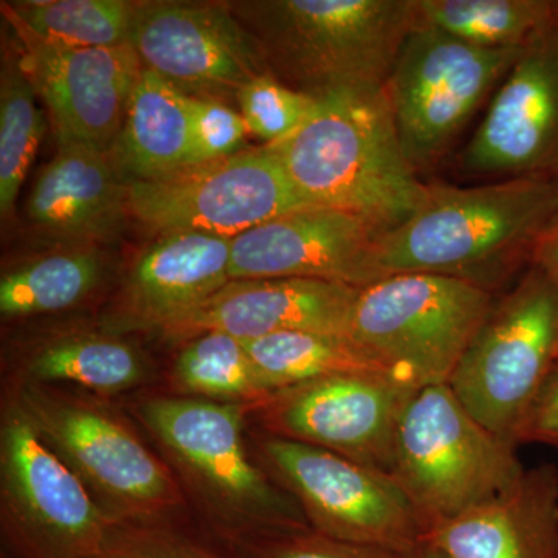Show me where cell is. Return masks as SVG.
<instances>
[{
	"label": "cell",
	"instance_id": "cell-6",
	"mask_svg": "<svg viewBox=\"0 0 558 558\" xmlns=\"http://www.w3.org/2000/svg\"><path fill=\"white\" fill-rule=\"evenodd\" d=\"M523 472L517 447L480 424L449 384L411 392L396 432L392 476L428 531L498 497Z\"/></svg>",
	"mask_w": 558,
	"mask_h": 558
},
{
	"label": "cell",
	"instance_id": "cell-18",
	"mask_svg": "<svg viewBox=\"0 0 558 558\" xmlns=\"http://www.w3.org/2000/svg\"><path fill=\"white\" fill-rule=\"evenodd\" d=\"M360 289L304 278L231 279L196 310L159 332L185 343L205 332L252 341L284 332L349 336Z\"/></svg>",
	"mask_w": 558,
	"mask_h": 558
},
{
	"label": "cell",
	"instance_id": "cell-1",
	"mask_svg": "<svg viewBox=\"0 0 558 558\" xmlns=\"http://www.w3.org/2000/svg\"><path fill=\"white\" fill-rule=\"evenodd\" d=\"M558 219V175L502 179L487 185L427 186L425 199L381 234L380 277L432 274L490 290L529 260Z\"/></svg>",
	"mask_w": 558,
	"mask_h": 558
},
{
	"label": "cell",
	"instance_id": "cell-11",
	"mask_svg": "<svg viewBox=\"0 0 558 558\" xmlns=\"http://www.w3.org/2000/svg\"><path fill=\"white\" fill-rule=\"evenodd\" d=\"M130 215L161 234L233 238L260 223L314 207L270 145L238 150L154 180H128Z\"/></svg>",
	"mask_w": 558,
	"mask_h": 558
},
{
	"label": "cell",
	"instance_id": "cell-19",
	"mask_svg": "<svg viewBox=\"0 0 558 558\" xmlns=\"http://www.w3.org/2000/svg\"><path fill=\"white\" fill-rule=\"evenodd\" d=\"M231 240L199 233L161 234L124 278L101 318L102 332L160 330L229 284Z\"/></svg>",
	"mask_w": 558,
	"mask_h": 558
},
{
	"label": "cell",
	"instance_id": "cell-3",
	"mask_svg": "<svg viewBox=\"0 0 558 558\" xmlns=\"http://www.w3.org/2000/svg\"><path fill=\"white\" fill-rule=\"evenodd\" d=\"M132 413L219 542L310 526L250 450L247 405L157 395L137 400Z\"/></svg>",
	"mask_w": 558,
	"mask_h": 558
},
{
	"label": "cell",
	"instance_id": "cell-7",
	"mask_svg": "<svg viewBox=\"0 0 558 558\" xmlns=\"http://www.w3.org/2000/svg\"><path fill=\"white\" fill-rule=\"evenodd\" d=\"M495 303L490 290L462 279L388 275L360 289L349 337L405 387L449 384Z\"/></svg>",
	"mask_w": 558,
	"mask_h": 558
},
{
	"label": "cell",
	"instance_id": "cell-34",
	"mask_svg": "<svg viewBox=\"0 0 558 558\" xmlns=\"http://www.w3.org/2000/svg\"><path fill=\"white\" fill-rule=\"evenodd\" d=\"M520 444H542L558 451V359L521 422L517 446Z\"/></svg>",
	"mask_w": 558,
	"mask_h": 558
},
{
	"label": "cell",
	"instance_id": "cell-30",
	"mask_svg": "<svg viewBox=\"0 0 558 558\" xmlns=\"http://www.w3.org/2000/svg\"><path fill=\"white\" fill-rule=\"evenodd\" d=\"M94 558H240L209 532L199 534L180 519L112 523Z\"/></svg>",
	"mask_w": 558,
	"mask_h": 558
},
{
	"label": "cell",
	"instance_id": "cell-14",
	"mask_svg": "<svg viewBox=\"0 0 558 558\" xmlns=\"http://www.w3.org/2000/svg\"><path fill=\"white\" fill-rule=\"evenodd\" d=\"M131 46L143 68L190 97L238 98L250 81L270 72L248 32L219 5L137 3Z\"/></svg>",
	"mask_w": 558,
	"mask_h": 558
},
{
	"label": "cell",
	"instance_id": "cell-13",
	"mask_svg": "<svg viewBox=\"0 0 558 558\" xmlns=\"http://www.w3.org/2000/svg\"><path fill=\"white\" fill-rule=\"evenodd\" d=\"M373 374L323 377L279 389L248 409L260 432L332 451L392 475L396 432L411 392Z\"/></svg>",
	"mask_w": 558,
	"mask_h": 558
},
{
	"label": "cell",
	"instance_id": "cell-21",
	"mask_svg": "<svg viewBox=\"0 0 558 558\" xmlns=\"http://www.w3.org/2000/svg\"><path fill=\"white\" fill-rule=\"evenodd\" d=\"M33 226L69 241L108 240L131 218L128 179L110 153L58 143L27 201Z\"/></svg>",
	"mask_w": 558,
	"mask_h": 558
},
{
	"label": "cell",
	"instance_id": "cell-26",
	"mask_svg": "<svg viewBox=\"0 0 558 558\" xmlns=\"http://www.w3.org/2000/svg\"><path fill=\"white\" fill-rule=\"evenodd\" d=\"M137 3L126 0H28L2 7L11 25L61 46H131Z\"/></svg>",
	"mask_w": 558,
	"mask_h": 558
},
{
	"label": "cell",
	"instance_id": "cell-32",
	"mask_svg": "<svg viewBox=\"0 0 558 558\" xmlns=\"http://www.w3.org/2000/svg\"><path fill=\"white\" fill-rule=\"evenodd\" d=\"M226 546L240 558H407L395 550L328 537L311 526L264 532Z\"/></svg>",
	"mask_w": 558,
	"mask_h": 558
},
{
	"label": "cell",
	"instance_id": "cell-10",
	"mask_svg": "<svg viewBox=\"0 0 558 558\" xmlns=\"http://www.w3.org/2000/svg\"><path fill=\"white\" fill-rule=\"evenodd\" d=\"M112 521L11 392L0 416V526L21 558H94Z\"/></svg>",
	"mask_w": 558,
	"mask_h": 558
},
{
	"label": "cell",
	"instance_id": "cell-8",
	"mask_svg": "<svg viewBox=\"0 0 558 558\" xmlns=\"http://www.w3.org/2000/svg\"><path fill=\"white\" fill-rule=\"evenodd\" d=\"M253 453L319 534L409 556L427 537L395 476L332 451L259 432Z\"/></svg>",
	"mask_w": 558,
	"mask_h": 558
},
{
	"label": "cell",
	"instance_id": "cell-9",
	"mask_svg": "<svg viewBox=\"0 0 558 558\" xmlns=\"http://www.w3.org/2000/svg\"><path fill=\"white\" fill-rule=\"evenodd\" d=\"M558 359V290L531 267L494 310L449 385L488 432L517 446L529 407Z\"/></svg>",
	"mask_w": 558,
	"mask_h": 558
},
{
	"label": "cell",
	"instance_id": "cell-12",
	"mask_svg": "<svg viewBox=\"0 0 558 558\" xmlns=\"http://www.w3.org/2000/svg\"><path fill=\"white\" fill-rule=\"evenodd\" d=\"M523 49H481L416 22L385 86L414 168L449 146Z\"/></svg>",
	"mask_w": 558,
	"mask_h": 558
},
{
	"label": "cell",
	"instance_id": "cell-4",
	"mask_svg": "<svg viewBox=\"0 0 558 558\" xmlns=\"http://www.w3.org/2000/svg\"><path fill=\"white\" fill-rule=\"evenodd\" d=\"M267 65L304 94L384 89L416 0H267L233 7Z\"/></svg>",
	"mask_w": 558,
	"mask_h": 558
},
{
	"label": "cell",
	"instance_id": "cell-5",
	"mask_svg": "<svg viewBox=\"0 0 558 558\" xmlns=\"http://www.w3.org/2000/svg\"><path fill=\"white\" fill-rule=\"evenodd\" d=\"M9 392L112 523L182 517L189 501L167 462L100 396L40 384Z\"/></svg>",
	"mask_w": 558,
	"mask_h": 558
},
{
	"label": "cell",
	"instance_id": "cell-33",
	"mask_svg": "<svg viewBox=\"0 0 558 558\" xmlns=\"http://www.w3.org/2000/svg\"><path fill=\"white\" fill-rule=\"evenodd\" d=\"M193 149L190 165L208 163L241 150V143L248 134L241 113L213 98L193 97L191 102Z\"/></svg>",
	"mask_w": 558,
	"mask_h": 558
},
{
	"label": "cell",
	"instance_id": "cell-22",
	"mask_svg": "<svg viewBox=\"0 0 558 558\" xmlns=\"http://www.w3.org/2000/svg\"><path fill=\"white\" fill-rule=\"evenodd\" d=\"M193 97L143 68L110 156L128 180H154L189 167Z\"/></svg>",
	"mask_w": 558,
	"mask_h": 558
},
{
	"label": "cell",
	"instance_id": "cell-25",
	"mask_svg": "<svg viewBox=\"0 0 558 558\" xmlns=\"http://www.w3.org/2000/svg\"><path fill=\"white\" fill-rule=\"evenodd\" d=\"M418 24L481 49H523L558 16V0H416Z\"/></svg>",
	"mask_w": 558,
	"mask_h": 558
},
{
	"label": "cell",
	"instance_id": "cell-15",
	"mask_svg": "<svg viewBox=\"0 0 558 558\" xmlns=\"http://www.w3.org/2000/svg\"><path fill=\"white\" fill-rule=\"evenodd\" d=\"M462 168L487 178L558 175V16L506 73Z\"/></svg>",
	"mask_w": 558,
	"mask_h": 558
},
{
	"label": "cell",
	"instance_id": "cell-16",
	"mask_svg": "<svg viewBox=\"0 0 558 558\" xmlns=\"http://www.w3.org/2000/svg\"><path fill=\"white\" fill-rule=\"evenodd\" d=\"M13 28L24 49L22 69L46 102L57 143L110 153L143 70L134 47L80 49Z\"/></svg>",
	"mask_w": 558,
	"mask_h": 558
},
{
	"label": "cell",
	"instance_id": "cell-35",
	"mask_svg": "<svg viewBox=\"0 0 558 558\" xmlns=\"http://www.w3.org/2000/svg\"><path fill=\"white\" fill-rule=\"evenodd\" d=\"M531 267L542 271L558 290V219L535 245Z\"/></svg>",
	"mask_w": 558,
	"mask_h": 558
},
{
	"label": "cell",
	"instance_id": "cell-2",
	"mask_svg": "<svg viewBox=\"0 0 558 558\" xmlns=\"http://www.w3.org/2000/svg\"><path fill=\"white\" fill-rule=\"evenodd\" d=\"M315 98L299 130L270 145L301 196L359 216L381 234L405 222L427 185L402 148L385 87Z\"/></svg>",
	"mask_w": 558,
	"mask_h": 558
},
{
	"label": "cell",
	"instance_id": "cell-20",
	"mask_svg": "<svg viewBox=\"0 0 558 558\" xmlns=\"http://www.w3.org/2000/svg\"><path fill=\"white\" fill-rule=\"evenodd\" d=\"M450 558H558V470L524 469L513 486L429 529Z\"/></svg>",
	"mask_w": 558,
	"mask_h": 558
},
{
	"label": "cell",
	"instance_id": "cell-29",
	"mask_svg": "<svg viewBox=\"0 0 558 558\" xmlns=\"http://www.w3.org/2000/svg\"><path fill=\"white\" fill-rule=\"evenodd\" d=\"M20 64L3 65L0 83V215L9 218L40 145L46 121Z\"/></svg>",
	"mask_w": 558,
	"mask_h": 558
},
{
	"label": "cell",
	"instance_id": "cell-24",
	"mask_svg": "<svg viewBox=\"0 0 558 558\" xmlns=\"http://www.w3.org/2000/svg\"><path fill=\"white\" fill-rule=\"evenodd\" d=\"M244 343L260 380L271 392L304 381L348 374H373L395 379L379 360L349 336L284 332Z\"/></svg>",
	"mask_w": 558,
	"mask_h": 558
},
{
	"label": "cell",
	"instance_id": "cell-36",
	"mask_svg": "<svg viewBox=\"0 0 558 558\" xmlns=\"http://www.w3.org/2000/svg\"><path fill=\"white\" fill-rule=\"evenodd\" d=\"M407 558H450L447 556L446 553H442L439 548H436L435 545H432V543L427 542L425 539L424 543H422L421 546H417L416 549L413 550V553H410Z\"/></svg>",
	"mask_w": 558,
	"mask_h": 558
},
{
	"label": "cell",
	"instance_id": "cell-28",
	"mask_svg": "<svg viewBox=\"0 0 558 558\" xmlns=\"http://www.w3.org/2000/svg\"><path fill=\"white\" fill-rule=\"evenodd\" d=\"M172 380L189 398L241 403L248 409L274 395L260 380L244 341L222 332H205L185 341Z\"/></svg>",
	"mask_w": 558,
	"mask_h": 558
},
{
	"label": "cell",
	"instance_id": "cell-23",
	"mask_svg": "<svg viewBox=\"0 0 558 558\" xmlns=\"http://www.w3.org/2000/svg\"><path fill=\"white\" fill-rule=\"evenodd\" d=\"M150 368L137 348L110 333H70L39 344L14 384L57 385L113 396L142 387Z\"/></svg>",
	"mask_w": 558,
	"mask_h": 558
},
{
	"label": "cell",
	"instance_id": "cell-31",
	"mask_svg": "<svg viewBox=\"0 0 558 558\" xmlns=\"http://www.w3.org/2000/svg\"><path fill=\"white\" fill-rule=\"evenodd\" d=\"M315 100L314 95L289 87L271 72L256 76L238 94L250 134L267 145H275L299 130L314 109Z\"/></svg>",
	"mask_w": 558,
	"mask_h": 558
},
{
	"label": "cell",
	"instance_id": "cell-37",
	"mask_svg": "<svg viewBox=\"0 0 558 558\" xmlns=\"http://www.w3.org/2000/svg\"><path fill=\"white\" fill-rule=\"evenodd\" d=\"M2 558H5V557H2Z\"/></svg>",
	"mask_w": 558,
	"mask_h": 558
},
{
	"label": "cell",
	"instance_id": "cell-17",
	"mask_svg": "<svg viewBox=\"0 0 558 558\" xmlns=\"http://www.w3.org/2000/svg\"><path fill=\"white\" fill-rule=\"evenodd\" d=\"M381 233L341 209L307 207L231 240V279L304 278L366 288Z\"/></svg>",
	"mask_w": 558,
	"mask_h": 558
},
{
	"label": "cell",
	"instance_id": "cell-27",
	"mask_svg": "<svg viewBox=\"0 0 558 558\" xmlns=\"http://www.w3.org/2000/svg\"><path fill=\"white\" fill-rule=\"evenodd\" d=\"M102 260L94 250L51 253L0 279V312L5 318L51 314L76 306L100 284Z\"/></svg>",
	"mask_w": 558,
	"mask_h": 558
}]
</instances>
